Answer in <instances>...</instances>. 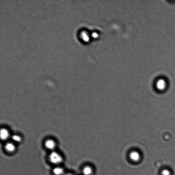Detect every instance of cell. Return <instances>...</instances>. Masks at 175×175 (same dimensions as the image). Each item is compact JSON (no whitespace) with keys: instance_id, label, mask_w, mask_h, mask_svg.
Segmentation results:
<instances>
[{"instance_id":"6","label":"cell","mask_w":175,"mask_h":175,"mask_svg":"<svg viewBox=\"0 0 175 175\" xmlns=\"http://www.w3.org/2000/svg\"><path fill=\"white\" fill-rule=\"evenodd\" d=\"M5 149L7 152L12 153L15 151L16 147L14 144L12 143L8 142L5 144Z\"/></svg>"},{"instance_id":"9","label":"cell","mask_w":175,"mask_h":175,"mask_svg":"<svg viewBox=\"0 0 175 175\" xmlns=\"http://www.w3.org/2000/svg\"><path fill=\"white\" fill-rule=\"evenodd\" d=\"M12 138L13 141L16 142H20L22 141L21 137L17 135H13L12 137Z\"/></svg>"},{"instance_id":"10","label":"cell","mask_w":175,"mask_h":175,"mask_svg":"<svg viewBox=\"0 0 175 175\" xmlns=\"http://www.w3.org/2000/svg\"><path fill=\"white\" fill-rule=\"evenodd\" d=\"M162 175H171L170 171L168 169H164L161 172Z\"/></svg>"},{"instance_id":"3","label":"cell","mask_w":175,"mask_h":175,"mask_svg":"<svg viewBox=\"0 0 175 175\" xmlns=\"http://www.w3.org/2000/svg\"><path fill=\"white\" fill-rule=\"evenodd\" d=\"M129 157L132 162L137 163L140 160L141 155L138 151L133 150L129 153Z\"/></svg>"},{"instance_id":"11","label":"cell","mask_w":175,"mask_h":175,"mask_svg":"<svg viewBox=\"0 0 175 175\" xmlns=\"http://www.w3.org/2000/svg\"><path fill=\"white\" fill-rule=\"evenodd\" d=\"M64 175H74L71 173H68L65 174Z\"/></svg>"},{"instance_id":"8","label":"cell","mask_w":175,"mask_h":175,"mask_svg":"<svg viewBox=\"0 0 175 175\" xmlns=\"http://www.w3.org/2000/svg\"><path fill=\"white\" fill-rule=\"evenodd\" d=\"M9 134L8 131L6 129L3 128L1 130V138L2 140H7L9 137Z\"/></svg>"},{"instance_id":"4","label":"cell","mask_w":175,"mask_h":175,"mask_svg":"<svg viewBox=\"0 0 175 175\" xmlns=\"http://www.w3.org/2000/svg\"><path fill=\"white\" fill-rule=\"evenodd\" d=\"M45 146L46 149L53 151L55 149L56 143L53 140L48 139L45 142Z\"/></svg>"},{"instance_id":"1","label":"cell","mask_w":175,"mask_h":175,"mask_svg":"<svg viewBox=\"0 0 175 175\" xmlns=\"http://www.w3.org/2000/svg\"><path fill=\"white\" fill-rule=\"evenodd\" d=\"M154 86L155 90L158 92L163 93L167 89L168 83L165 78L160 77L156 80Z\"/></svg>"},{"instance_id":"5","label":"cell","mask_w":175,"mask_h":175,"mask_svg":"<svg viewBox=\"0 0 175 175\" xmlns=\"http://www.w3.org/2000/svg\"><path fill=\"white\" fill-rule=\"evenodd\" d=\"M94 171L93 168L90 165H86L82 169V175H93Z\"/></svg>"},{"instance_id":"2","label":"cell","mask_w":175,"mask_h":175,"mask_svg":"<svg viewBox=\"0 0 175 175\" xmlns=\"http://www.w3.org/2000/svg\"><path fill=\"white\" fill-rule=\"evenodd\" d=\"M50 162L55 165H59L62 162L63 158L62 156L59 153L53 151L50 153L49 156Z\"/></svg>"},{"instance_id":"7","label":"cell","mask_w":175,"mask_h":175,"mask_svg":"<svg viewBox=\"0 0 175 175\" xmlns=\"http://www.w3.org/2000/svg\"><path fill=\"white\" fill-rule=\"evenodd\" d=\"M53 173L55 175H64V170L63 168L60 166H57L54 168Z\"/></svg>"}]
</instances>
